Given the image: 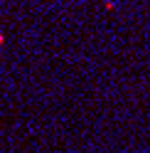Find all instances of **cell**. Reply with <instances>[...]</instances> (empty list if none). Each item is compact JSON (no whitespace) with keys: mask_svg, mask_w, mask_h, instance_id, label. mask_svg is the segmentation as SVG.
<instances>
[{"mask_svg":"<svg viewBox=\"0 0 150 153\" xmlns=\"http://www.w3.org/2000/svg\"><path fill=\"white\" fill-rule=\"evenodd\" d=\"M3 42H5V37H3V32H0V45H3Z\"/></svg>","mask_w":150,"mask_h":153,"instance_id":"6da1fadb","label":"cell"}]
</instances>
